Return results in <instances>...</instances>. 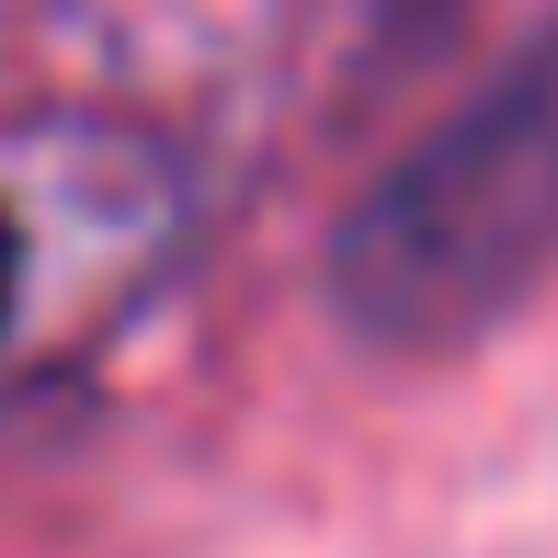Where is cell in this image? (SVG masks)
<instances>
[{
    "label": "cell",
    "instance_id": "obj_2",
    "mask_svg": "<svg viewBox=\"0 0 558 558\" xmlns=\"http://www.w3.org/2000/svg\"><path fill=\"white\" fill-rule=\"evenodd\" d=\"M12 296H23V240H12V217H0V319H12Z\"/></svg>",
    "mask_w": 558,
    "mask_h": 558
},
{
    "label": "cell",
    "instance_id": "obj_1",
    "mask_svg": "<svg viewBox=\"0 0 558 558\" xmlns=\"http://www.w3.org/2000/svg\"><path fill=\"white\" fill-rule=\"evenodd\" d=\"M547 251H558V35L342 217V308L388 342H456L490 308H513Z\"/></svg>",
    "mask_w": 558,
    "mask_h": 558
}]
</instances>
